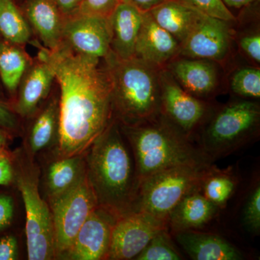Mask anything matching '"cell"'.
Returning a JSON list of instances; mask_svg holds the SVG:
<instances>
[{
	"mask_svg": "<svg viewBox=\"0 0 260 260\" xmlns=\"http://www.w3.org/2000/svg\"><path fill=\"white\" fill-rule=\"evenodd\" d=\"M32 61L23 46L0 37V80L11 96H16L20 81Z\"/></svg>",
	"mask_w": 260,
	"mask_h": 260,
	"instance_id": "obj_23",
	"label": "cell"
},
{
	"mask_svg": "<svg viewBox=\"0 0 260 260\" xmlns=\"http://www.w3.org/2000/svg\"><path fill=\"white\" fill-rule=\"evenodd\" d=\"M167 229V220L140 210L118 217L113 225L107 259H134L155 235Z\"/></svg>",
	"mask_w": 260,
	"mask_h": 260,
	"instance_id": "obj_9",
	"label": "cell"
},
{
	"mask_svg": "<svg viewBox=\"0 0 260 260\" xmlns=\"http://www.w3.org/2000/svg\"><path fill=\"white\" fill-rule=\"evenodd\" d=\"M58 8L65 18H69L79 11L83 0H55Z\"/></svg>",
	"mask_w": 260,
	"mask_h": 260,
	"instance_id": "obj_37",
	"label": "cell"
},
{
	"mask_svg": "<svg viewBox=\"0 0 260 260\" xmlns=\"http://www.w3.org/2000/svg\"><path fill=\"white\" fill-rule=\"evenodd\" d=\"M121 2L133 5L141 12H148L155 7L161 4L166 0H120Z\"/></svg>",
	"mask_w": 260,
	"mask_h": 260,
	"instance_id": "obj_38",
	"label": "cell"
},
{
	"mask_svg": "<svg viewBox=\"0 0 260 260\" xmlns=\"http://www.w3.org/2000/svg\"><path fill=\"white\" fill-rule=\"evenodd\" d=\"M14 170L8 155L0 153V186L9 185L14 179Z\"/></svg>",
	"mask_w": 260,
	"mask_h": 260,
	"instance_id": "obj_36",
	"label": "cell"
},
{
	"mask_svg": "<svg viewBox=\"0 0 260 260\" xmlns=\"http://www.w3.org/2000/svg\"><path fill=\"white\" fill-rule=\"evenodd\" d=\"M176 240L194 260H239L242 252L218 235L194 229L175 232Z\"/></svg>",
	"mask_w": 260,
	"mask_h": 260,
	"instance_id": "obj_19",
	"label": "cell"
},
{
	"mask_svg": "<svg viewBox=\"0 0 260 260\" xmlns=\"http://www.w3.org/2000/svg\"><path fill=\"white\" fill-rule=\"evenodd\" d=\"M188 6L194 8L200 13L213 18L228 22L237 21L223 0H179Z\"/></svg>",
	"mask_w": 260,
	"mask_h": 260,
	"instance_id": "obj_29",
	"label": "cell"
},
{
	"mask_svg": "<svg viewBox=\"0 0 260 260\" xmlns=\"http://www.w3.org/2000/svg\"><path fill=\"white\" fill-rule=\"evenodd\" d=\"M85 174V158L82 155L61 157L49 166L47 186L49 198L62 194L81 179Z\"/></svg>",
	"mask_w": 260,
	"mask_h": 260,
	"instance_id": "obj_24",
	"label": "cell"
},
{
	"mask_svg": "<svg viewBox=\"0 0 260 260\" xmlns=\"http://www.w3.org/2000/svg\"><path fill=\"white\" fill-rule=\"evenodd\" d=\"M231 88L234 93L246 99H259L260 70L244 68L237 70L232 78Z\"/></svg>",
	"mask_w": 260,
	"mask_h": 260,
	"instance_id": "obj_28",
	"label": "cell"
},
{
	"mask_svg": "<svg viewBox=\"0 0 260 260\" xmlns=\"http://www.w3.org/2000/svg\"><path fill=\"white\" fill-rule=\"evenodd\" d=\"M200 189L207 199L218 208H223L235 190L236 182L227 173L212 168L202 181Z\"/></svg>",
	"mask_w": 260,
	"mask_h": 260,
	"instance_id": "obj_26",
	"label": "cell"
},
{
	"mask_svg": "<svg viewBox=\"0 0 260 260\" xmlns=\"http://www.w3.org/2000/svg\"><path fill=\"white\" fill-rule=\"evenodd\" d=\"M179 49L175 38L161 28L149 12L143 13L135 56L160 69L179 55Z\"/></svg>",
	"mask_w": 260,
	"mask_h": 260,
	"instance_id": "obj_15",
	"label": "cell"
},
{
	"mask_svg": "<svg viewBox=\"0 0 260 260\" xmlns=\"http://www.w3.org/2000/svg\"><path fill=\"white\" fill-rule=\"evenodd\" d=\"M20 8L43 47L54 51L60 47L66 18L55 0H24Z\"/></svg>",
	"mask_w": 260,
	"mask_h": 260,
	"instance_id": "obj_16",
	"label": "cell"
},
{
	"mask_svg": "<svg viewBox=\"0 0 260 260\" xmlns=\"http://www.w3.org/2000/svg\"><path fill=\"white\" fill-rule=\"evenodd\" d=\"M61 44L77 54L104 59L111 52L108 17L78 13L67 18Z\"/></svg>",
	"mask_w": 260,
	"mask_h": 260,
	"instance_id": "obj_10",
	"label": "cell"
},
{
	"mask_svg": "<svg viewBox=\"0 0 260 260\" xmlns=\"http://www.w3.org/2000/svg\"><path fill=\"white\" fill-rule=\"evenodd\" d=\"M0 37L25 47L34 34L16 0H0Z\"/></svg>",
	"mask_w": 260,
	"mask_h": 260,
	"instance_id": "obj_25",
	"label": "cell"
},
{
	"mask_svg": "<svg viewBox=\"0 0 260 260\" xmlns=\"http://www.w3.org/2000/svg\"><path fill=\"white\" fill-rule=\"evenodd\" d=\"M49 54L59 91V156L82 155L114 119L109 73L104 59L64 44Z\"/></svg>",
	"mask_w": 260,
	"mask_h": 260,
	"instance_id": "obj_1",
	"label": "cell"
},
{
	"mask_svg": "<svg viewBox=\"0 0 260 260\" xmlns=\"http://www.w3.org/2000/svg\"><path fill=\"white\" fill-rule=\"evenodd\" d=\"M200 188L185 195L168 216V225L174 233L202 227L218 212V207L207 199Z\"/></svg>",
	"mask_w": 260,
	"mask_h": 260,
	"instance_id": "obj_20",
	"label": "cell"
},
{
	"mask_svg": "<svg viewBox=\"0 0 260 260\" xmlns=\"http://www.w3.org/2000/svg\"><path fill=\"white\" fill-rule=\"evenodd\" d=\"M120 0H83L78 13L108 17Z\"/></svg>",
	"mask_w": 260,
	"mask_h": 260,
	"instance_id": "obj_31",
	"label": "cell"
},
{
	"mask_svg": "<svg viewBox=\"0 0 260 260\" xmlns=\"http://www.w3.org/2000/svg\"><path fill=\"white\" fill-rule=\"evenodd\" d=\"M243 221L249 232L259 233L260 229V187L256 186L246 200Z\"/></svg>",
	"mask_w": 260,
	"mask_h": 260,
	"instance_id": "obj_30",
	"label": "cell"
},
{
	"mask_svg": "<svg viewBox=\"0 0 260 260\" xmlns=\"http://www.w3.org/2000/svg\"><path fill=\"white\" fill-rule=\"evenodd\" d=\"M104 61L112 85L113 115L119 124L135 125L161 114L160 68L136 56L119 59L112 51Z\"/></svg>",
	"mask_w": 260,
	"mask_h": 260,
	"instance_id": "obj_4",
	"label": "cell"
},
{
	"mask_svg": "<svg viewBox=\"0 0 260 260\" xmlns=\"http://www.w3.org/2000/svg\"><path fill=\"white\" fill-rule=\"evenodd\" d=\"M161 114L185 134L201 122L206 114V105L186 91L166 68L159 71Z\"/></svg>",
	"mask_w": 260,
	"mask_h": 260,
	"instance_id": "obj_13",
	"label": "cell"
},
{
	"mask_svg": "<svg viewBox=\"0 0 260 260\" xmlns=\"http://www.w3.org/2000/svg\"><path fill=\"white\" fill-rule=\"evenodd\" d=\"M56 83L49 50L41 48L19 85L13 109L19 117L30 119L50 95Z\"/></svg>",
	"mask_w": 260,
	"mask_h": 260,
	"instance_id": "obj_12",
	"label": "cell"
},
{
	"mask_svg": "<svg viewBox=\"0 0 260 260\" xmlns=\"http://www.w3.org/2000/svg\"><path fill=\"white\" fill-rule=\"evenodd\" d=\"M241 49L256 64L260 62V36L259 32L244 36L239 42Z\"/></svg>",
	"mask_w": 260,
	"mask_h": 260,
	"instance_id": "obj_33",
	"label": "cell"
},
{
	"mask_svg": "<svg viewBox=\"0 0 260 260\" xmlns=\"http://www.w3.org/2000/svg\"><path fill=\"white\" fill-rule=\"evenodd\" d=\"M18 186L25 205L28 259H52L56 256L54 223L50 207L39 193L37 178L31 174H21Z\"/></svg>",
	"mask_w": 260,
	"mask_h": 260,
	"instance_id": "obj_8",
	"label": "cell"
},
{
	"mask_svg": "<svg viewBox=\"0 0 260 260\" xmlns=\"http://www.w3.org/2000/svg\"><path fill=\"white\" fill-rule=\"evenodd\" d=\"M259 105L250 101L229 104L216 114L202 136L201 149L211 160L234 151L257 131Z\"/></svg>",
	"mask_w": 260,
	"mask_h": 260,
	"instance_id": "obj_6",
	"label": "cell"
},
{
	"mask_svg": "<svg viewBox=\"0 0 260 260\" xmlns=\"http://www.w3.org/2000/svg\"><path fill=\"white\" fill-rule=\"evenodd\" d=\"M54 223L56 256L64 255L80 228L98 207L96 198L85 175L62 194L49 198Z\"/></svg>",
	"mask_w": 260,
	"mask_h": 260,
	"instance_id": "obj_7",
	"label": "cell"
},
{
	"mask_svg": "<svg viewBox=\"0 0 260 260\" xmlns=\"http://www.w3.org/2000/svg\"><path fill=\"white\" fill-rule=\"evenodd\" d=\"M148 12L161 28L175 38L179 45L190 32L200 13L179 0H166Z\"/></svg>",
	"mask_w": 260,
	"mask_h": 260,
	"instance_id": "obj_22",
	"label": "cell"
},
{
	"mask_svg": "<svg viewBox=\"0 0 260 260\" xmlns=\"http://www.w3.org/2000/svg\"><path fill=\"white\" fill-rule=\"evenodd\" d=\"M257 1L259 0H223L224 4L226 5L228 8H234L237 9L249 6Z\"/></svg>",
	"mask_w": 260,
	"mask_h": 260,
	"instance_id": "obj_39",
	"label": "cell"
},
{
	"mask_svg": "<svg viewBox=\"0 0 260 260\" xmlns=\"http://www.w3.org/2000/svg\"><path fill=\"white\" fill-rule=\"evenodd\" d=\"M164 68L186 91L195 97L211 93L218 85V72L213 61L187 57L174 59Z\"/></svg>",
	"mask_w": 260,
	"mask_h": 260,
	"instance_id": "obj_17",
	"label": "cell"
},
{
	"mask_svg": "<svg viewBox=\"0 0 260 260\" xmlns=\"http://www.w3.org/2000/svg\"><path fill=\"white\" fill-rule=\"evenodd\" d=\"M137 260H179L183 259L173 244L167 229L158 233L144 249L135 258Z\"/></svg>",
	"mask_w": 260,
	"mask_h": 260,
	"instance_id": "obj_27",
	"label": "cell"
},
{
	"mask_svg": "<svg viewBox=\"0 0 260 260\" xmlns=\"http://www.w3.org/2000/svg\"><path fill=\"white\" fill-rule=\"evenodd\" d=\"M116 218L97 207L80 228L63 257L73 260L107 259L112 229Z\"/></svg>",
	"mask_w": 260,
	"mask_h": 260,
	"instance_id": "obj_14",
	"label": "cell"
},
{
	"mask_svg": "<svg viewBox=\"0 0 260 260\" xmlns=\"http://www.w3.org/2000/svg\"><path fill=\"white\" fill-rule=\"evenodd\" d=\"M1 130L0 129V153H3L6 144V137H5L4 131L3 130L1 131Z\"/></svg>",
	"mask_w": 260,
	"mask_h": 260,
	"instance_id": "obj_40",
	"label": "cell"
},
{
	"mask_svg": "<svg viewBox=\"0 0 260 260\" xmlns=\"http://www.w3.org/2000/svg\"><path fill=\"white\" fill-rule=\"evenodd\" d=\"M229 23L200 13L190 32L181 43L179 54L192 59L223 61L230 49Z\"/></svg>",
	"mask_w": 260,
	"mask_h": 260,
	"instance_id": "obj_11",
	"label": "cell"
},
{
	"mask_svg": "<svg viewBox=\"0 0 260 260\" xmlns=\"http://www.w3.org/2000/svg\"><path fill=\"white\" fill-rule=\"evenodd\" d=\"M119 125L133 151L138 185L145 178L169 168L211 166L201 149L195 148L188 135L161 114L135 125Z\"/></svg>",
	"mask_w": 260,
	"mask_h": 260,
	"instance_id": "obj_3",
	"label": "cell"
},
{
	"mask_svg": "<svg viewBox=\"0 0 260 260\" xmlns=\"http://www.w3.org/2000/svg\"><path fill=\"white\" fill-rule=\"evenodd\" d=\"M20 128L19 116L13 107L0 100V129L14 133L18 132Z\"/></svg>",
	"mask_w": 260,
	"mask_h": 260,
	"instance_id": "obj_32",
	"label": "cell"
},
{
	"mask_svg": "<svg viewBox=\"0 0 260 260\" xmlns=\"http://www.w3.org/2000/svg\"><path fill=\"white\" fill-rule=\"evenodd\" d=\"M211 169V166H179L151 174L140 183L133 210L145 212L167 221L176 205L188 193L200 187Z\"/></svg>",
	"mask_w": 260,
	"mask_h": 260,
	"instance_id": "obj_5",
	"label": "cell"
},
{
	"mask_svg": "<svg viewBox=\"0 0 260 260\" xmlns=\"http://www.w3.org/2000/svg\"><path fill=\"white\" fill-rule=\"evenodd\" d=\"M31 118L28 143L32 153H37L59 136V91L56 80L50 95Z\"/></svg>",
	"mask_w": 260,
	"mask_h": 260,
	"instance_id": "obj_21",
	"label": "cell"
},
{
	"mask_svg": "<svg viewBox=\"0 0 260 260\" xmlns=\"http://www.w3.org/2000/svg\"><path fill=\"white\" fill-rule=\"evenodd\" d=\"M143 12L133 5L119 2L108 16L111 34V51L121 59L135 56V44Z\"/></svg>",
	"mask_w": 260,
	"mask_h": 260,
	"instance_id": "obj_18",
	"label": "cell"
},
{
	"mask_svg": "<svg viewBox=\"0 0 260 260\" xmlns=\"http://www.w3.org/2000/svg\"><path fill=\"white\" fill-rule=\"evenodd\" d=\"M14 215V200L9 195L0 194V232L11 223Z\"/></svg>",
	"mask_w": 260,
	"mask_h": 260,
	"instance_id": "obj_34",
	"label": "cell"
},
{
	"mask_svg": "<svg viewBox=\"0 0 260 260\" xmlns=\"http://www.w3.org/2000/svg\"><path fill=\"white\" fill-rule=\"evenodd\" d=\"M85 172L98 207L118 218L133 211L138 191L134 158L113 119L87 150Z\"/></svg>",
	"mask_w": 260,
	"mask_h": 260,
	"instance_id": "obj_2",
	"label": "cell"
},
{
	"mask_svg": "<svg viewBox=\"0 0 260 260\" xmlns=\"http://www.w3.org/2000/svg\"><path fill=\"white\" fill-rule=\"evenodd\" d=\"M18 246L16 238L5 236L0 239V260L18 259Z\"/></svg>",
	"mask_w": 260,
	"mask_h": 260,
	"instance_id": "obj_35",
	"label": "cell"
}]
</instances>
